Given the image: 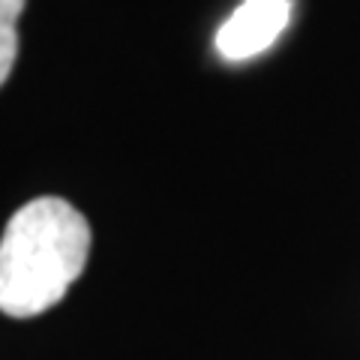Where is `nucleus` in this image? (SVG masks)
<instances>
[{
  "instance_id": "obj_4",
  "label": "nucleus",
  "mask_w": 360,
  "mask_h": 360,
  "mask_svg": "<svg viewBox=\"0 0 360 360\" xmlns=\"http://www.w3.org/2000/svg\"><path fill=\"white\" fill-rule=\"evenodd\" d=\"M25 4L27 0H0V15L9 21H18V15L25 13Z\"/></svg>"
},
{
  "instance_id": "obj_1",
  "label": "nucleus",
  "mask_w": 360,
  "mask_h": 360,
  "mask_svg": "<svg viewBox=\"0 0 360 360\" xmlns=\"http://www.w3.org/2000/svg\"><path fill=\"white\" fill-rule=\"evenodd\" d=\"M90 225L70 201L42 195L9 217L0 238V312L33 319L60 303L87 267Z\"/></svg>"
},
{
  "instance_id": "obj_3",
  "label": "nucleus",
  "mask_w": 360,
  "mask_h": 360,
  "mask_svg": "<svg viewBox=\"0 0 360 360\" xmlns=\"http://www.w3.org/2000/svg\"><path fill=\"white\" fill-rule=\"evenodd\" d=\"M18 58V30H15V21H9L0 15V87L6 84L9 72L15 66Z\"/></svg>"
},
{
  "instance_id": "obj_2",
  "label": "nucleus",
  "mask_w": 360,
  "mask_h": 360,
  "mask_svg": "<svg viewBox=\"0 0 360 360\" xmlns=\"http://www.w3.org/2000/svg\"><path fill=\"white\" fill-rule=\"evenodd\" d=\"M291 18V0H243L217 33L225 60H250L279 39Z\"/></svg>"
}]
</instances>
